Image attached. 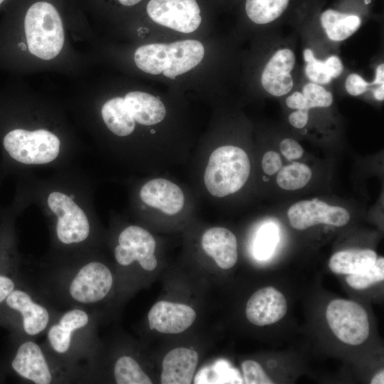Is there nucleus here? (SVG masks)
I'll return each instance as SVG.
<instances>
[{"mask_svg": "<svg viewBox=\"0 0 384 384\" xmlns=\"http://www.w3.org/2000/svg\"><path fill=\"white\" fill-rule=\"evenodd\" d=\"M245 383L247 384H272L261 366L256 361L247 360L242 363Z\"/></svg>", "mask_w": 384, "mask_h": 384, "instance_id": "2f4dec72", "label": "nucleus"}, {"mask_svg": "<svg viewBox=\"0 0 384 384\" xmlns=\"http://www.w3.org/2000/svg\"><path fill=\"white\" fill-rule=\"evenodd\" d=\"M264 172L270 176L274 175L282 167L281 158L275 151H270L265 154L262 160Z\"/></svg>", "mask_w": 384, "mask_h": 384, "instance_id": "f704fd0d", "label": "nucleus"}, {"mask_svg": "<svg viewBox=\"0 0 384 384\" xmlns=\"http://www.w3.org/2000/svg\"><path fill=\"white\" fill-rule=\"evenodd\" d=\"M279 241L278 228L272 223L262 225L257 234L254 245L255 257L260 260L268 259L273 253Z\"/></svg>", "mask_w": 384, "mask_h": 384, "instance_id": "c85d7f7f", "label": "nucleus"}, {"mask_svg": "<svg viewBox=\"0 0 384 384\" xmlns=\"http://www.w3.org/2000/svg\"><path fill=\"white\" fill-rule=\"evenodd\" d=\"M14 370L35 384H49L53 375L41 346L33 341L21 343L12 361Z\"/></svg>", "mask_w": 384, "mask_h": 384, "instance_id": "f8f14e48", "label": "nucleus"}, {"mask_svg": "<svg viewBox=\"0 0 384 384\" xmlns=\"http://www.w3.org/2000/svg\"><path fill=\"white\" fill-rule=\"evenodd\" d=\"M371 384H383L384 383V371L381 370L376 374L370 382Z\"/></svg>", "mask_w": 384, "mask_h": 384, "instance_id": "a19ab883", "label": "nucleus"}, {"mask_svg": "<svg viewBox=\"0 0 384 384\" xmlns=\"http://www.w3.org/2000/svg\"><path fill=\"white\" fill-rule=\"evenodd\" d=\"M287 216L290 225L297 230H305L320 223L341 227L350 219L346 209L329 206L318 198L295 203L289 208Z\"/></svg>", "mask_w": 384, "mask_h": 384, "instance_id": "1a4fd4ad", "label": "nucleus"}, {"mask_svg": "<svg viewBox=\"0 0 384 384\" xmlns=\"http://www.w3.org/2000/svg\"><path fill=\"white\" fill-rule=\"evenodd\" d=\"M201 245L221 269L233 267L238 260V243L235 235L228 229L215 227L207 230L202 236Z\"/></svg>", "mask_w": 384, "mask_h": 384, "instance_id": "f3484780", "label": "nucleus"}, {"mask_svg": "<svg viewBox=\"0 0 384 384\" xmlns=\"http://www.w3.org/2000/svg\"><path fill=\"white\" fill-rule=\"evenodd\" d=\"M14 289V282L9 277L0 274V304L6 301L8 296Z\"/></svg>", "mask_w": 384, "mask_h": 384, "instance_id": "e433bc0d", "label": "nucleus"}, {"mask_svg": "<svg viewBox=\"0 0 384 384\" xmlns=\"http://www.w3.org/2000/svg\"><path fill=\"white\" fill-rule=\"evenodd\" d=\"M263 180H264L265 181H269V178H267V177H265V176H263Z\"/></svg>", "mask_w": 384, "mask_h": 384, "instance_id": "c03bdc74", "label": "nucleus"}, {"mask_svg": "<svg viewBox=\"0 0 384 384\" xmlns=\"http://www.w3.org/2000/svg\"><path fill=\"white\" fill-rule=\"evenodd\" d=\"M308 112V110L300 109L292 112L289 116V123L296 128H303L307 124L309 119Z\"/></svg>", "mask_w": 384, "mask_h": 384, "instance_id": "c9c22d12", "label": "nucleus"}, {"mask_svg": "<svg viewBox=\"0 0 384 384\" xmlns=\"http://www.w3.org/2000/svg\"><path fill=\"white\" fill-rule=\"evenodd\" d=\"M119 2L126 6H134L139 2H140L142 0H118Z\"/></svg>", "mask_w": 384, "mask_h": 384, "instance_id": "79ce46f5", "label": "nucleus"}, {"mask_svg": "<svg viewBox=\"0 0 384 384\" xmlns=\"http://www.w3.org/2000/svg\"><path fill=\"white\" fill-rule=\"evenodd\" d=\"M295 64V55L288 48L274 53L267 63L261 77L264 89L274 96H282L290 92L293 80L290 74Z\"/></svg>", "mask_w": 384, "mask_h": 384, "instance_id": "ddd939ff", "label": "nucleus"}, {"mask_svg": "<svg viewBox=\"0 0 384 384\" xmlns=\"http://www.w3.org/2000/svg\"><path fill=\"white\" fill-rule=\"evenodd\" d=\"M146 11L156 23L181 33H191L202 18L196 0H150Z\"/></svg>", "mask_w": 384, "mask_h": 384, "instance_id": "0eeeda50", "label": "nucleus"}, {"mask_svg": "<svg viewBox=\"0 0 384 384\" xmlns=\"http://www.w3.org/2000/svg\"><path fill=\"white\" fill-rule=\"evenodd\" d=\"M7 0H0V7L5 4Z\"/></svg>", "mask_w": 384, "mask_h": 384, "instance_id": "37998d69", "label": "nucleus"}, {"mask_svg": "<svg viewBox=\"0 0 384 384\" xmlns=\"http://www.w3.org/2000/svg\"><path fill=\"white\" fill-rule=\"evenodd\" d=\"M70 197L71 198V199L73 200V198H74L75 196H74V195H72V196H70Z\"/></svg>", "mask_w": 384, "mask_h": 384, "instance_id": "a18cd8bd", "label": "nucleus"}, {"mask_svg": "<svg viewBox=\"0 0 384 384\" xmlns=\"http://www.w3.org/2000/svg\"><path fill=\"white\" fill-rule=\"evenodd\" d=\"M114 380L117 384H151L149 376L132 357L119 358L114 366Z\"/></svg>", "mask_w": 384, "mask_h": 384, "instance_id": "bb28decb", "label": "nucleus"}, {"mask_svg": "<svg viewBox=\"0 0 384 384\" xmlns=\"http://www.w3.org/2000/svg\"><path fill=\"white\" fill-rule=\"evenodd\" d=\"M118 243L114 250V257L120 265L128 266L137 261L146 271H152L156 268V241L146 230L139 226L130 225L120 233Z\"/></svg>", "mask_w": 384, "mask_h": 384, "instance_id": "6e6552de", "label": "nucleus"}, {"mask_svg": "<svg viewBox=\"0 0 384 384\" xmlns=\"http://www.w3.org/2000/svg\"><path fill=\"white\" fill-rule=\"evenodd\" d=\"M311 177V171L309 166L295 162L279 170L277 183L282 189L294 191L305 186Z\"/></svg>", "mask_w": 384, "mask_h": 384, "instance_id": "cd10ccee", "label": "nucleus"}, {"mask_svg": "<svg viewBox=\"0 0 384 384\" xmlns=\"http://www.w3.org/2000/svg\"><path fill=\"white\" fill-rule=\"evenodd\" d=\"M320 19L328 37L334 41L348 38L358 29L361 23L358 16L332 9L324 11Z\"/></svg>", "mask_w": 384, "mask_h": 384, "instance_id": "5701e85b", "label": "nucleus"}, {"mask_svg": "<svg viewBox=\"0 0 384 384\" xmlns=\"http://www.w3.org/2000/svg\"><path fill=\"white\" fill-rule=\"evenodd\" d=\"M6 151L15 160L26 164H41L53 161L60 151V140L46 129L11 130L4 137Z\"/></svg>", "mask_w": 384, "mask_h": 384, "instance_id": "7ed1b4c3", "label": "nucleus"}, {"mask_svg": "<svg viewBox=\"0 0 384 384\" xmlns=\"http://www.w3.org/2000/svg\"><path fill=\"white\" fill-rule=\"evenodd\" d=\"M89 321V315L82 309L75 308L65 311L48 331L47 338L53 351L58 354L68 353L73 334L85 328Z\"/></svg>", "mask_w": 384, "mask_h": 384, "instance_id": "6ab92c4d", "label": "nucleus"}, {"mask_svg": "<svg viewBox=\"0 0 384 384\" xmlns=\"http://www.w3.org/2000/svg\"><path fill=\"white\" fill-rule=\"evenodd\" d=\"M326 317L334 335L345 343L360 345L368 337V314L363 307L355 302L331 301L327 306Z\"/></svg>", "mask_w": 384, "mask_h": 384, "instance_id": "20e7f679", "label": "nucleus"}, {"mask_svg": "<svg viewBox=\"0 0 384 384\" xmlns=\"http://www.w3.org/2000/svg\"><path fill=\"white\" fill-rule=\"evenodd\" d=\"M48 204L58 217L56 234L61 242L67 245L78 243L88 237V219L70 196L61 192H52L48 196Z\"/></svg>", "mask_w": 384, "mask_h": 384, "instance_id": "423d86ee", "label": "nucleus"}, {"mask_svg": "<svg viewBox=\"0 0 384 384\" xmlns=\"http://www.w3.org/2000/svg\"><path fill=\"white\" fill-rule=\"evenodd\" d=\"M205 53L202 43L196 40H183L167 44L164 54L163 75L175 79L196 65Z\"/></svg>", "mask_w": 384, "mask_h": 384, "instance_id": "4468645a", "label": "nucleus"}, {"mask_svg": "<svg viewBox=\"0 0 384 384\" xmlns=\"http://www.w3.org/2000/svg\"><path fill=\"white\" fill-rule=\"evenodd\" d=\"M166 46V43H151L139 47L134 55L137 66L149 74L162 73Z\"/></svg>", "mask_w": 384, "mask_h": 384, "instance_id": "a878e982", "label": "nucleus"}, {"mask_svg": "<svg viewBox=\"0 0 384 384\" xmlns=\"http://www.w3.org/2000/svg\"><path fill=\"white\" fill-rule=\"evenodd\" d=\"M384 279V258L376 259L375 264L368 270L358 274H348V284L355 289H363Z\"/></svg>", "mask_w": 384, "mask_h": 384, "instance_id": "c756f323", "label": "nucleus"}, {"mask_svg": "<svg viewBox=\"0 0 384 384\" xmlns=\"http://www.w3.org/2000/svg\"><path fill=\"white\" fill-rule=\"evenodd\" d=\"M140 197L147 206L167 215L179 213L185 201L180 187L165 178H155L146 183L141 188Z\"/></svg>", "mask_w": 384, "mask_h": 384, "instance_id": "2eb2a0df", "label": "nucleus"}, {"mask_svg": "<svg viewBox=\"0 0 384 384\" xmlns=\"http://www.w3.org/2000/svg\"><path fill=\"white\" fill-rule=\"evenodd\" d=\"M135 122L151 126L161 122L166 111L159 98L142 91L129 92L124 97Z\"/></svg>", "mask_w": 384, "mask_h": 384, "instance_id": "aec40b11", "label": "nucleus"}, {"mask_svg": "<svg viewBox=\"0 0 384 384\" xmlns=\"http://www.w3.org/2000/svg\"><path fill=\"white\" fill-rule=\"evenodd\" d=\"M113 277L103 263L93 261L82 266L68 284L71 299L81 304H92L103 300L110 292Z\"/></svg>", "mask_w": 384, "mask_h": 384, "instance_id": "39448f33", "label": "nucleus"}, {"mask_svg": "<svg viewBox=\"0 0 384 384\" xmlns=\"http://www.w3.org/2000/svg\"><path fill=\"white\" fill-rule=\"evenodd\" d=\"M5 302L9 308L20 313L26 334L36 336L48 327L50 320L48 311L35 302L28 292L15 289Z\"/></svg>", "mask_w": 384, "mask_h": 384, "instance_id": "dca6fc26", "label": "nucleus"}, {"mask_svg": "<svg viewBox=\"0 0 384 384\" xmlns=\"http://www.w3.org/2000/svg\"><path fill=\"white\" fill-rule=\"evenodd\" d=\"M376 259V253L370 249L348 250L333 255L329 267L336 274H354L369 270Z\"/></svg>", "mask_w": 384, "mask_h": 384, "instance_id": "412c9836", "label": "nucleus"}, {"mask_svg": "<svg viewBox=\"0 0 384 384\" xmlns=\"http://www.w3.org/2000/svg\"><path fill=\"white\" fill-rule=\"evenodd\" d=\"M369 84L370 85L384 84V65L383 63L380 64L377 67L375 80Z\"/></svg>", "mask_w": 384, "mask_h": 384, "instance_id": "58836bf2", "label": "nucleus"}, {"mask_svg": "<svg viewBox=\"0 0 384 384\" xmlns=\"http://www.w3.org/2000/svg\"><path fill=\"white\" fill-rule=\"evenodd\" d=\"M196 313L188 305L160 301L148 313L150 329L166 334H180L194 322Z\"/></svg>", "mask_w": 384, "mask_h": 384, "instance_id": "9d476101", "label": "nucleus"}, {"mask_svg": "<svg viewBox=\"0 0 384 384\" xmlns=\"http://www.w3.org/2000/svg\"><path fill=\"white\" fill-rule=\"evenodd\" d=\"M29 52L42 60H51L61 51L64 29L56 8L47 1H37L27 9L23 20Z\"/></svg>", "mask_w": 384, "mask_h": 384, "instance_id": "f257e3e1", "label": "nucleus"}, {"mask_svg": "<svg viewBox=\"0 0 384 384\" xmlns=\"http://www.w3.org/2000/svg\"><path fill=\"white\" fill-rule=\"evenodd\" d=\"M250 162L246 152L235 146H222L209 157L203 180L208 191L221 198L238 191L246 183Z\"/></svg>", "mask_w": 384, "mask_h": 384, "instance_id": "f03ea898", "label": "nucleus"}, {"mask_svg": "<svg viewBox=\"0 0 384 384\" xmlns=\"http://www.w3.org/2000/svg\"><path fill=\"white\" fill-rule=\"evenodd\" d=\"M304 58L306 62L305 73L308 78L316 84H328L332 78H337L342 73L343 66L336 55L329 57L325 61L317 60L312 50H304Z\"/></svg>", "mask_w": 384, "mask_h": 384, "instance_id": "b1692460", "label": "nucleus"}, {"mask_svg": "<svg viewBox=\"0 0 384 384\" xmlns=\"http://www.w3.org/2000/svg\"><path fill=\"white\" fill-rule=\"evenodd\" d=\"M345 85L350 95L357 96L368 90L370 84L359 75L352 73L347 77Z\"/></svg>", "mask_w": 384, "mask_h": 384, "instance_id": "473e14b6", "label": "nucleus"}, {"mask_svg": "<svg viewBox=\"0 0 384 384\" xmlns=\"http://www.w3.org/2000/svg\"><path fill=\"white\" fill-rule=\"evenodd\" d=\"M279 148L283 156L288 160L299 159L304 152L302 146L293 139H283Z\"/></svg>", "mask_w": 384, "mask_h": 384, "instance_id": "72a5a7b5", "label": "nucleus"}, {"mask_svg": "<svg viewBox=\"0 0 384 384\" xmlns=\"http://www.w3.org/2000/svg\"><path fill=\"white\" fill-rule=\"evenodd\" d=\"M380 86L373 90L374 97L379 101L384 100V84L379 85Z\"/></svg>", "mask_w": 384, "mask_h": 384, "instance_id": "ea45409f", "label": "nucleus"}, {"mask_svg": "<svg viewBox=\"0 0 384 384\" xmlns=\"http://www.w3.org/2000/svg\"><path fill=\"white\" fill-rule=\"evenodd\" d=\"M308 110L314 107H327L333 102V96L325 88L314 82L306 84L302 89Z\"/></svg>", "mask_w": 384, "mask_h": 384, "instance_id": "7c9ffc66", "label": "nucleus"}, {"mask_svg": "<svg viewBox=\"0 0 384 384\" xmlns=\"http://www.w3.org/2000/svg\"><path fill=\"white\" fill-rule=\"evenodd\" d=\"M290 0H246L245 12L255 23L267 24L280 17Z\"/></svg>", "mask_w": 384, "mask_h": 384, "instance_id": "393cba45", "label": "nucleus"}, {"mask_svg": "<svg viewBox=\"0 0 384 384\" xmlns=\"http://www.w3.org/2000/svg\"><path fill=\"white\" fill-rule=\"evenodd\" d=\"M101 114L105 125L114 134L125 137L133 132L135 121L124 97H116L107 100L102 107Z\"/></svg>", "mask_w": 384, "mask_h": 384, "instance_id": "4be33fe9", "label": "nucleus"}, {"mask_svg": "<svg viewBox=\"0 0 384 384\" xmlns=\"http://www.w3.org/2000/svg\"><path fill=\"white\" fill-rule=\"evenodd\" d=\"M198 362V353L180 347L169 351L162 361V384H190Z\"/></svg>", "mask_w": 384, "mask_h": 384, "instance_id": "a211bd4d", "label": "nucleus"}, {"mask_svg": "<svg viewBox=\"0 0 384 384\" xmlns=\"http://www.w3.org/2000/svg\"><path fill=\"white\" fill-rule=\"evenodd\" d=\"M287 309L284 296L272 287L255 292L248 299L245 313L248 321L259 326L272 324L282 319Z\"/></svg>", "mask_w": 384, "mask_h": 384, "instance_id": "9b49d317", "label": "nucleus"}, {"mask_svg": "<svg viewBox=\"0 0 384 384\" xmlns=\"http://www.w3.org/2000/svg\"><path fill=\"white\" fill-rule=\"evenodd\" d=\"M286 104L291 109L308 110L305 97L303 94L299 92H295L289 96L286 100Z\"/></svg>", "mask_w": 384, "mask_h": 384, "instance_id": "4c0bfd02", "label": "nucleus"}]
</instances>
